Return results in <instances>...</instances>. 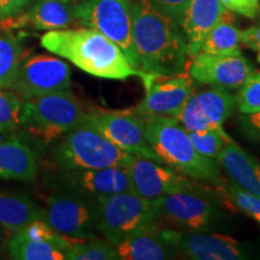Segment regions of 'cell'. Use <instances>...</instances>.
<instances>
[{
  "label": "cell",
  "instance_id": "d590c367",
  "mask_svg": "<svg viewBox=\"0 0 260 260\" xmlns=\"http://www.w3.org/2000/svg\"><path fill=\"white\" fill-rule=\"evenodd\" d=\"M31 0H0V19L22 12Z\"/></svg>",
  "mask_w": 260,
  "mask_h": 260
},
{
  "label": "cell",
  "instance_id": "44dd1931",
  "mask_svg": "<svg viewBox=\"0 0 260 260\" xmlns=\"http://www.w3.org/2000/svg\"><path fill=\"white\" fill-rule=\"evenodd\" d=\"M37 175L38 161L32 149L17 138L0 141V177L31 182Z\"/></svg>",
  "mask_w": 260,
  "mask_h": 260
},
{
  "label": "cell",
  "instance_id": "836d02e7",
  "mask_svg": "<svg viewBox=\"0 0 260 260\" xmlns=\"http://www.w3.org/2000/svg\"><path fill=\"white\" fill-rule=\"evenodd\" d=\"M220 4L234 14L255 19L260 14V0H219Z\"/></svg>",
  "mask_w": 260,
  "mask_h": 260
},
{
  "label": "cell",
  "instance_id": "5b68a950",
  "mask_svg": "<svg viewBox=\"0 0 260 260\" xmlns=\"http://www.w3.org/2000/svg\"><path fill=\"white\" fill-rule=\"evenodd\" d=\"M88 112L69 92L44 94L23 100L19 126L42 144L58 141L87 121Z\"/></svg>",
  "mask_w": 260,
  "mask_h": 260
},
{
  "label": "cell",
  "instance_id": "277c9868",
  "mask_svg": "<svg viewBox=\"0 0 260 260\" xmlns=\"http://www.w3.org/2000/svg\"><path fill=\"white\" fill-rule=\"evenodd\" d=\"M133 158L134 155L113 145L88 121L67 133L51 148L52 161L61 170L126 168Z\"/></svg>",
  "mask_w": 260,
  "mask_h": 260
},
{
  "label": "cell",
  "instance_id": "ba28073f",
  "mask_svg": "<svg viewBox=\"0 0 260 260\" xmlns=\"http://www.w3.org/2000/svg\"><path fill=\"white\" fill-rule=\"evenodd\" d=\"M75 19L79 24L95 29L118 45L130 65L139 70L133 42L132 0H84L75 6Z\"/></svg>",
  "mask_w": 260,
  "mask_h": 260
},
{
  "label": "cell",
  "instance_id": "ffe728a7",
  "mask_svg": "<svg viewBox=\"0 0 260 260\" xmlns=\"http://www.w3.org/2000/svg\"><path fill=\"white\" fill-rule=\"evenodd\" d=\"M229 181L236 187L260 197V161L235 141L229 142L217 158Z\"/></svg>",
  "mask_w": 260,
  "mask_h": 260
},
{
  "label": "cell",
  "instance_id": "cb8c5ba5",
  "mask_svg": "<svg viewBox=\"0 0 260 260\" xmlns=\"http://www.w3.org/2000/svg\"><path fill=\"white\" fill-rule=\"evenodd\" d=\"M241 32L234 12L224 9L218 22L205 38L200 52L212 56H240Z\"/></svg>",
  "mask_w": 260,
  "mask_h": 260
},
{
  "label": "cell",
  "instance_id": "484cf974",
  "mask_svg": "<svg viewBox=\"0 0 260 260\" xmlns=\"http://www.w3.org/2000/svg\"><path fill=\"white\" fill-rule=\"evenodd\" d=\"M21 64L18 39L10 30L0 29V87L12 89Z\"/></svg>",
  "mask_w": 260,
  "mask_h": 260
},
{
  "label": "cell",
  "instance_id": "6da1fadb",
  "mask_svg": "<svg viewBox=\"0 0 260 260\" xmlns=\"http://www.w3.org/2000/svg\"><path fill=\"white\" fill-rule=\"evenodd\" d=\"M133 42L144 74L174 76L187 70L189 54L181 27L145 0L133 4Z\"/></svg>",
  "mask_w": 260,
  "mask_h": 260
},
{
  "label": "cell",
  "instance_id": "4fadbf2b",
  "mask_svg": "<svg viewBox=\"0 0 260 260\" xmlns=\"http://www.w3.org/2000/svg\"><path fill=\"white\" fill-rule=\"evenodd\" d=\"M47 187L53 190L71 191L90 198L106 197L129 190L126 168L82 169L52 172L45 177Z\"/></svg>",
  "mask_w": 260,
  "mask_h": 260
},
{
  "label": "cell",
  "instance_id": "8d00e7d4",
  "mask_svg": "<svg viewBox=\"0 0 260 260\" xmlns=\"http://www.w3.org/2000/svg\"><path fill=\"white\" fill-rule=\"evenodd\" d=\"M61 2L68 3V4H71V5L76 6V5L81 4V3H82V2H84V0H61Z\"/></svg>",
  "mask_w": 260,
  "mask_h": 260
},
{
  "label": "cell",
  "instance_id": "7402d4cb",
  "mask_svg": "<svg viewBox=\"0 0 260 260\" xmlns=\"http://www.w3.org/2000/svg\"><path fill=\"white\" fill-rule=\"evenodd\" d=\"M38 219L45 220V209L28 195L0 189V225L9 232H17Z\"/></svg>",
  "mask_w": 260,
  "mask_h": 260
},
{
  "label": "cell",
  "instance_id": "d4e9b609",
  "mask_svg": "<svg viewBox=\"0 0 260 260\" xmlns=\"http://www.w3.org/2000/svg\"><path fill=\"white\" fill-rule=\"evenodd\" d=\"M8 248L11 258L17 260H65L67 253L53 243L32 241L18 232L10 237Z\"/></svg>",
  "mask_w": 260,
  "mask_h": 260
},
{
  "label": "cell",
  "instance_id": "83f0119b",
  "mask_svg": "<svg viewBox=\"0 0 260 260\" xmlns=\"http://www.w3.org/2000/svg\"><path fill=\"white\" fill-rule=\"evenodd\" d=\"M191 145L204 157L214 159L219 157L220 152L226 144L234 141L224 130H197V132H187Z\"/></svg>",
  "mask_w": 260,
  "mask_h": 260
},
{
  "label": "cell",
  "instance_id": "e575fe53",
  "mask_svg": "<svg viewBox=\"0 0 260 260\" xmlns=\"http://www.w3.org/2000/svg\"><path fill=\"white\" fill-rule=\"evenodd\" d=\"M241 42L243 46L248 47L249 50L255 51L258 53V59L260 61V22L259 24L242 30Z\"/></svg>",
  "mask_w": 260,
  "mask_h": 260
},
{
  "label": "cell",
  "instance_id": "74e56055",
  "mask_svg": "<svg viewBox=\"0 0 260 260\" xmlns=\"http://www.w3.org/2000/svg\"><path fill=\"white\" fill-rule=\"evenodd\" d=\"M3 229H4V228L0 225V248L4 245V232H3Z\"/></svg>",
  "mask_w": 260,
  "mask_h": 260
},
{
  "label": "cell",
  "instance_id": "8992f818",
  "mask_svg": "<svg viewBox=\"0 0 260 260\" xmlns=\"http://www.w3.org/2000/svg\"><path fill=\"white\" fill-rule=\"evenodd\" d=\"M96 201L98 232L113 246L135 234L161 225L152 201L129 190L100 197Z\"/></svg>",
  "mask_w": 260,
  "mask_h": 260
},
{
  "label": "cell",
  "instance_id": "1f68e13d",
  "mask_svg": "<svg viewBox=\"0 0 260 260\" xmlns=\"http://www.w3.org/2000/svg\"><path fill=\"white\" fill-rule=\"evenodd\" d=\"M237 124L242 135L252 144L260 146V111L237 117Z\"/></svg>",
  "mask_w": 260,
  "mask_h": 260
},
{
  "label": "cell",
  "instance_id": "ac0fdd59",
  "mask_svg": "<svg viewBox=\"0 0 260 260\" xmlns=\"http://www.w3.org/2000/svg\"><path fill=\"white\" fill-rule=\"evenodd\" d=\"M115 247L121 260H164L180 255L174 242V229L161 225L135 234Z\"/></svg>",
  "mask_w": 260,
  "mask_h": 260
},
{
  "label": "cell",
  "instance_id": "52a82bcc",
  "mask_svg": "<svg viewBox=\"0 0 260 260\" xmlns=\"http://www.w3.org/2000/svg\"><path fill=\"white\" fill-rule=\"evenodd\" d=\"M159 220L180 232H217L226 228L228 214L210 194L182 191L151 200Z\"/></svg>",
  "mask_w": 260,
  "mask_h": 260
},
{
  "label": "cell",
  "instance_id": "603a6c76",
  "mask_svg": "<svg viewBox=\"0 0 260 260\" xmlns=\"http://www.w3.org/2000/svg\"><path fill=\"white\" fill-rule=\"evenodd\" d=\"M23 15L24 27L37 30H58L69 28L75 19V6L61 0H38Z\"/></svg>",
  "mask_w": 260,
  "mask_h": 260
},
{
  "label": "cell",
  "instance_id": "9a60e30c",
  "mask_svg": "<svg viewBox=\"0 0 260 260\" xmlns=\"http://www.w3.org/2000/svg\"><path fill=\"white\" fill-rule=\"evenodd\" d=\"M235 110V95L229 89L209 87L191 94L176 121L187 132L222 130L224 122Z\"/></svg>",
  "mask_w": 260,
  "mask_h": 260
},
{
  "label": "cell",
  "instance_id": "4dcf8cb0",
  "mask_svg": "<svg viewBox=\"0 0 260 260\" xmlns=\"http://www.w3.org/2000/svg\"><path fill=\"white\" fill-rule=\"evenodd\" d=\"M223 191L230 204L260 224V197L236 187L232 182H226Z\"/></svg>",
  "mask_w": 260,
  "mask_h": 260
},
{
  "label": "cell",
  "instance_id": "d6986e66",
  "mask_svg": "<svg viewBox=\"0 0 260 260\" xmlns=\"http://www.w3.org/2000/svg\"><path fill=\"white\" fill-rule=\"evenodd\" d=\"M224 9L219 0H189L178 25L186 39L190 58L199 53L205 38L218 22Z\"/></svg>",
  "mask_w": 260,
  "mask_h": 260
},
{
  "label": "cell",
  "instance_id": "3957f363",
  "mask_svg": "<svg viewBox=\"0 0 260 260\" xmlns=\"http://www.w3.org/2000/svg\"><path fill=\"white\" fill-rule=\"evenodd\" d=\"M141 117L149 146L158 155L160 164L193 180L224 187L218 161L201 155L188 138L187 130L175 119Z\"/></svg>",
  "mask_w": 260,
  "mask_h": 260
},
{
  "label": "cell",
  "instance_id": "9c48e42d",
  "mask_svg": "<svg viewBox=\"0 0 260 260\" xmlns=\"http://www.w3.org/2000/svg\"><path fill=\"white\" fill-rule=\"evenodd\" d=\"M98 201L71 191L53 190L47 198L45 220L73 243L95 239Z\"/></svg>",
  "mask_w": 260,
  "mask_h": 260
},
{
  "label": "cell",
  "instance_id": "30bf717a",
  "mask_svg": "<svg viewBox=\"0 0 260 260\" xmlns=\"http://www.w3.org/2000/svg\"><path fill=\"white\" fill-rule=\"evenodd\" d=\"M126 172L129 191L147 200L182 191L210 194L201 182L184 176L151 159L134 157L126 167Z\"/></svg>",
  "mask_w": 260,
  "mask_h": 260
},
{
  "label": "cell",
  "instance_id": "e0dca14e",
  "mask_svg": "<svg viewBox=\"0 0 260 260\" xmlns=\"http://www.w3.org/2000/svg\"><path fill=\"white\" fill-rule=\"evenodd\" d=\"M178 254L193 260H246L252 256L249 246L217 232H180L174 229Z\"/></svg>",
  "mask_w": 260,
  "mask_h": 260
},
{
  "label": "cell",
  "instance_id": "8fae6325",
  "mask_svg": "<svg viewBox=\"0 0 260 260\" xmlns=\"http://www.w3.org/2000/svg\"><path fill=\"white\" fill-rule=\"evenodd\" d=\"M142 80L146 87L144 99L130 110L138 116L176 121L194 93L193 81L184 73L174 76L146 74Z\"/></svg>",
  "mask_w": 260,
  "mask_h": 260
},
{
  "label": "cell",
  "instance_id": "4316f807",
  "mask_svg": "<svg viewBox=\"0 0 260 260\" xmlns=\"http://www.w3.org/2000/svg\"><path fill=\"white\" fill-rule=\"evenodd\" d=\"M69 260H118L116 247L107 240L90 239L75 242L65 253Z\"/></svg>",
  "mask_w": 260,
  "mask_h": 260
},
{
  "label": "cell",
  "instance_id": "5bb4252c",
  "mask_svg": "<svg viewBox=\"0 0 260 260\" xmlns=\"http://www.w3.org/2000/svg\"><path fill=\"white\" fill-rule=\"evenodd\" d=\"M87 121L113 145L134 157L151 159L160 164L149 146L141 117L132 111H89Z\"/></svg>",
  "mask_w": 260,
  "mask_h": 260
},
{
  "label": "cell",
  "instance_id": "7a4b0ae2",
  "mask_svg": "<svg viewBox=\"0 0 260 260\" xmlns=\"http://www.w3.org/2000/svg\"><path fill=\"white\" fill-rule=\"evenodd\" d=\"M41 46L63 57L84 73L100 79L124 81L132 76L144 79L146 74L130 65L118 45L95 29H58L45 32Z\"/></svg>",
  "mask_w": 260,
  "mask_h": 260
},
{
  "label": "cell",
  "instance_id": "f1b7e54d",
  "mask_svg": "<svg viewBox=\"0 0 260 260\" xmlns=\"http://www.w3.org/2000/svg\"><path fill=\"white\" fill-rule=\"evenodd\" d=\"M23 100L12 89L0 87V133L19 126Z\"/></svg>",
  "mask_w": 260,
  "mask_h": 260
},
{
  "label": "cell",
  "instance_id": "d6a6232c",
  "mask_svg": "<svg viewBox=\"0 0 260 260\" xmlns=\"http://www.w3.org/2000/svg\"><path fill=\"white\" fill-rule=\"evenodd\" d=\"M154 10L176 21L177 23L189 4V0H145Z\"/></svg>",
  "mask_w": 260,
  "mask_h": 260
},
{
  "label": "cell",
  "instance_id": "7c38bea8",
  "mask_svg": "<svg viewBox=\"0 0 260 260\" xmlns=\"http://www.w3.org/2000/svg\"><path fill=\"white\" fill-rule=\"evenodd\" d=\"M71 69L59 58L35 54L21 61L12 90L22 100L44 94L69 92Z\"/></svg>",
  "mask_w": 260,
  "mask_h": 260
},
{
  "label": "cell",
  "instance_id": "f546056e",
  "mask_svg": "<svg viewBox=\"0 0 260 260\" xmlns=\"http://www.w3.org/2000/svg\"><path fill=\"white\" fill-rule=\"evenodd\" d=\"M236 110L240 115L260 111V73L254 71L235 95Z\"/></svg>",
  "mask_w": 260,
  "mask_h": 260
},
{
  "label": "cell",
  "instance_id": "2e32d148",
  "mask_svg": "<svg viewBox=\"0 0 260 260\" xmlns=\"http://www.w3.org/2000/svg\"><path fill=\"white\" fill-rule=\"evenodd\" d=\"M187 70L195 83L229 90L239 89L255 71L251 61L241 54L212 56L201 52L191 57Z\"/></svg>",
  "mask_w": 260,
  "mask_h": 260
}]
</instances>
